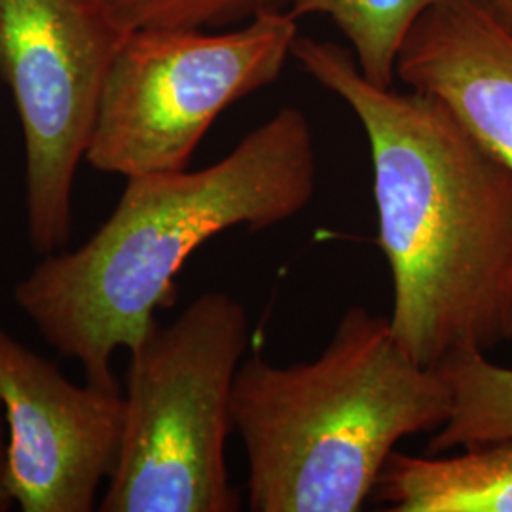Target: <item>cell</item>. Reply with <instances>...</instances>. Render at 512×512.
I'll use <instances>...</instances> for the list:
<instances>
[{
    "mask_svg": "<svg viewBox=\"0 0 512 512\" xmlns=\"http://www.w3.org/2000/svg\"><path fill=\"white\" fill-rule=\"evenodd\" d=\"M308 116L283 107L232 152L198 171L129 177L109 219L74 251H57L14 287V300L88 384L122 389L118 349L133 351L173 306L175 279L205 241L243 226L262 232L302 213L315 194Z\"/></svg>",
    "mask_w": 512,
    "mask_h": 512,
    "instance_id": "cell-2",
    "label": "cell"
},
{
    "mask_svg": "<svg viewBox=\"0 0 512 512\" xmlns=\"http://www.w3.org/2000/svg\"><path fill=\"white\" fill-rule=\"evenodd\" d=\"M397 78L429 93L512 175V27L484 0H444L410 29Z\"/></svg>",
    "mask_w": 512,
    "mask_h": 512,
    "instance_id": "cell-8",
    "label": "cell"
},
{
    "mask_svg": "<svg viewBox=\"0 0 512 512\" xmlns=\"http://www.w3.org/2000/svg\"><path fill=\"white\" fill-rule=\"evenodd\" d=\"M450 387L420 365L389 317L349 308L313 361L239 366L232 416L253 512H357L401 440L435 433Z\"/></svg>",
    "mask_w": 512,
    "mask_h": 512,
    "instance_id": "cell-3",
    "label": "cell"
},
{
    "mask_svg": "<svg viewBox=\"0 0 512 512\" xmlns=\"http://www.w3.org/2000/svg\"><path fill=\"white\" fill-rule=\"evenodd\" d=\"M293 0H95L124 33L152 27L207 29L255 18L262 12L289 10Z\"/></svg>",
    "mask_w": 512,
    "mask_h": 512,
    "instance_id": "cell-12",
    "label": "cell"
},
{
    "mask_svg": "<svg viewBox=\"0 0 512 512\" xmlns=\"http://www.w3.org/2000/svg\"><path fill=\"white\" fill-rule=\"evenodd\" d=\"M249 344L245 306L232 294L209 291L129 351L124 433L101 511L241 509L226 440Z\"/></svg>",
    "mask_w": 512,
    "mask_h": 512,
    "instance_id": "cell-4",
    "label": "cell"
},
{
    "mask_svg": "<svg viewBox=\"0 0 512 512\" xmlns=\"http://www.w3.org/2000/svg\"><path fill=\"white\" fill-rule=\"evenodd\" d=\"M8 490L23 512H92L120 454L122 389L76 385L0 327Z\"/></svg>",
    "mask_w": 512,
    "mask_h": 512,
    "instance_id": "cell-7",
    "label": "cell"
},
{
    "mask_svg": "<svg viewBox=\"0 0 512 512\" xmlns=\"http://www.w3.org/2000/svg\"><path fill=\"white\" fill-rule=\"evenodd\" d=\"M444 0H293L294 18H325L342 33L359 69L378 86L397 80V57L412 25Z\"/></svg>",
    "mask_w": 512,
    "mask_h": 512,
    "instance_id": "cell-11",
    "label": "cell"
},
{
    "mask_svg": "<svg viewBox=\"0 0 512 512\" xmlns=\"http://www.w3.org/2000/svg\"><path fill=\"white\" fill-rule=\"evenodd\" d=\"M293 59L365 131L401 346L427 368L497 346L512 308L511 171L440 99L370 82L349 48L298 37Z\"/></svg>",
    "mask_w": 512,
    "mask_h": 512,
    "instance_id": "cell-1",
    "label": "cell"
},
{
    "mask_svg": "<svg viewBox=\"0 0 512 512\" xmlns=\"http://www.w3.org/2000/svg\"><path fill=\"white\" fill-rule=\"evenodd\" d=\"M512 338V308L509 313V319H507V329H505V340H511Z\"/></svg>",
    "mask_w": 512,
    "mask_h": 512,
    "instance_id": "cell-15",
    "label": "cell"
},
{
    "mask_svg": "<svg viewBox=\"0 0 512 512\" xmlns=\"http://www.w3.org/2000/svg\"><path fill=\"white\" fill-rule=\"evenodd\" d=\"M12 507L14 499L8 490V429L0 403V512L10 511Z\"/></svg>",
    "mask_w": 512,
    "mask_h": 512,
    "instance_id": "cell-13",
    "label": "cell"
},
{
    "mask_svg": "<svg viewBox=\"0 0 512 512\" xmlns=\"http://www.w3.org/2000/svg\"><path fill=\"white\" fill-rule=\"evenodd\" d=\"M499 18L512 27V0H484Z\"/></svg>",
    "mask_w": 512,
    "mask_h": 512,
    "instance_id": "cell-14",
    "label": "cell"
},
{
    "mask_svg": "<svg viewBox=\"0 0 512 512\" xmlns=\"http://www.w3.org/2000/svg\"><path fill=\"white\" fill-rule=\"evenodd\" d=\"M437 370L450 387V414L429 440V454L512 440V368L473 349Z\"/></svg>",
    "mask_w": 512,
    "mask_h": 512,
    "instance_id": "cell-10",
    "label": "cell"
},
{
    "mask_svg": "<svg viewBox=\"0 0 512 512\" xmlns=\"http://www.w3.org/2000/svg\"><path fill=\"white\" fill-rule=\"evenodd\" d=\"M129 33L95 0H0V78L25 143V209L33 249L63 251L110 65Z\"/></svg>",
    "mask_w": 512,
    "mask_h": 512,
    "instance_id": "cell-6",
    "label": "cell"
},
{
    "mask_svg": "<svg viewBox=\"0 0 512 512\" xmlns=\"http://www.w3.org/2000/svg\"><path fill=\"white\" fill-rule=\"evenodd\" d=\"M372 497L391 512H512V440L450 458L393 452Z\"/></svg>",
    "mask_w": 512,
    "mask_h": 512,
    "instance_id": "cell-9",
    "label": "cell"
},
{
    "mask_svg": "<svg viewBox=\"0 0 512 512\" xmlns=\"http://www.w3.org/2000/svg\"><path fill=\"white\" fill-rule=\"evenodd\" d=\"M298 37L289 10L262 12L224 33H129L110 65L86 162L126 179L186 169L224 110L274 84Z\"/></svg>",
    "mask_w": 512,
    "mask_h": 512,
    "instance_id": "cell-5",
    "label": "cell"
}]
</instances>
